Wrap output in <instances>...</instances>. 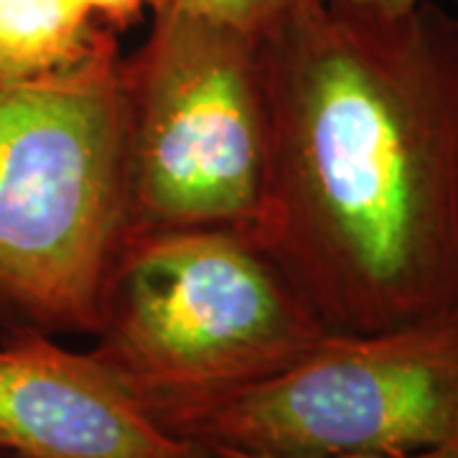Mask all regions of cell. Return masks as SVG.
I'll return each mask as SVG.
<instances>
[{"label":"cell","mask_w":458,"mask_h":458,"mask_svg":"<svg viewBox=\"0 0 458 458\" xmlns=\"http://www.w3.org/2000/svg\"><path fill=\"white\" fill-rule=\"evenodd\" d=\"M270 125L255 240L328 331L458 303V16L306 0L258 36Z\"/></svg>","instance_id":"6da1fadb"},{"label":"cell","mask_w":458,"mask_h":458,"mask_svg":"<svg viewBox=\"0 0 458 458\" xmlns=\"http://www.w3.org/2000/svg\"><path fill=\"white\" fill-rule=\"evenodd\" d=\"M328 328L247 232L128 234L107 273L92 354L165 433L283 372Z\"/></svg>","instance_id":"7a4b0ae2"},{"label":"cell","mask_w":458,"mask_h":458,"mask_svg":"<svg viewBox=\"0 0 458 458\" xmlns=\"http://www.w3.org/2000/svg\"><path fill=\"white\" fill-rule=\"evenodd\" d=\"M120 59L102 26L72 66L0 80V331L98 334L128 237Z\"/></svg>","instance_id":"3957f363"},{"label":"cell","mask_w":458,"mask_h":458,"mask_svg":"<svg viewBox=\"0 0 458 458\" xmlns=\"http://www.w3.org/2000/svg\"><path fill=\"white\" fill-rule=\"evenodd\" d=\"M128 234L260 225L270 125L258 36L165 0L120 59Z\"/></svg>","instance_id":"277c9868"},{"label":"cell","mask_w":458,"mask_h":458,"mask_svg":"<svg viewBox=\"0 0 458 458\" xmlns=\"http://www.w3.org/2000/svg\"><path fill=\"white\" fill-rule=\"evenodd\" d=\"M458 436V303L382 331H327L283 372L181 430L209 454L387 456Z\"/></svg>","instance_id":"5b68a950"},{"label":"cell","mask_w":458,"mask_h":458,"mask_svg":"<svg viewBox=\"0 0 458 458\" xmlns=\"http://www.w3.org/2000/svg\"><path fill=\"white\" fill-rule=\"evenodd\" d=\"M0 448L18 458H197L92 354L36 328L0 334Z\"/></svg>","instance_id":"8992f818"},{"label":"cell","mask_w":458,"mask_h":458,"mask_svg":"<svg viewBox=\"0 0 458 458\" xmlns=\"http://www.w3.org/2000/svg\"><path fill=\"white\" fill-rule=\"evenodd\" d=\"M99 23L84 0H0V80H33L80 62Z\"/></svg>","instance_id":"52a82bcc"},{"label":"cell","mask_w":458,"mask_h":458,"mask_svg":"<svg viewBox=\"0 0 458 458\" xmlns=\"http://www.w3.org/2000/svg\"><path fill=\"white\" fill-rule=\"evenodd\" d=\"M176 3L199 16L222 21L252 36H262L306 0H176Z\"/></svg>","instance_id":"ba28073f"},{"label":"cell","mask_w":458,"mask_h":458,"mask_svg":"<svg viewBox=\"0 0 458 458\" xmlns=\"http://www.w3.org/2000/svg\"><path fill=\"white\" fill-rule=\"evenodd\" d=\"M84 3L102 26L113 31H123V29H131L132 23H138L146 8L156 11L165 0H84Z\"/></svg>","instance_id":"9c48e42d"},{"label":"cell","mask_w":458,"mask_h":458,"mask_svg":"<svg viewBox=\"0 0 458 458\" xmlns=\"http://www.w3.org/2000/svg\"><path fill=\"white\" fill-rule=\"evenodd\" d=\"M225 458H270V456H247V454H216ZM346 458H458V436L448 441L420 448V451H410V454H387V456H346Z\"/></svg>","instance_id":"30bf717a"},{"label":"cell","mask_w":458,"mask_h":458,"mask_svg":"<svg viewBox=\"0 0 458 458\" xmlns=\"http://www.w3.org/2000/svg\"><path fill=\"white\" fill-rule=\"evenodd\" d=\"M339 5H352V8H364V11H377V13H403L418 5L420 0H328Z\"/></svg>","instance_id":"8fae6325"},{"label":"cell","mask_w":458,"mask_h":458,"mask_svg":"<svg viewBox=\"0 0 458 458\" xmlns=\"http://www.w3.org/2000/svg\"><path fill=\"white\" fill-rule=\"evenodd\" d=\"M197 458H225V456H216V454H209V451H201Z\"/></svg>","instance_id":"7c38bea8"},{"label":"cell","mask_w":458,"mask_h":458,"mask_svg":"<svg viewBox=\"0 0 458 458\" xmlns=\"http://www.w3.org/2000/svg\"><path fill=\"white\" fill-rule=\"evenodd\" d=\"M0 458H18V456H11V454H3V456Z\"/></svg>","instance_id":"4fadbf2b"},{"label":"cell","mask_w":458,"mask_h":458,"mask_svg":"<svg viewBox=\"0 0 458 458\" xmlns=\"http://www.w3.org/2000/svg\"><path fill=\"white\" fill-rule=\"evenodd\" d=\"M451 3H454V5H456V8H458V0H451Z\"/></svg>","instance_id":"5bb4252c"},{"label":"cell","mask_w":458,"mask_h":458,"mask_svg":"<svg viewBox=\"0 0 458 458\" xmlns=\"http://www.w3.org/2000/svg\"><path fill=\"white\" fill-rule=\"evenodd\" d=\"M3 454H5V451H3V448H0V456H3Z\"/></svg>","instance_id":"9a60e30c"}]
</instances>
